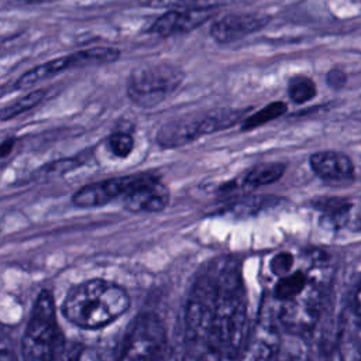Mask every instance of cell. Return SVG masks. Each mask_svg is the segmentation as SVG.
Segmentation results:
<instances>
[{"instance_id": "obj_1", "label": "cell", "mask_w": 361, "mask_h": 361, "mask_svg": "<svg viewBox=\"0 0 361 361\" xmlns=\"http://www.w3.org/2000/svg\"><path fill=\"white\" fill-rule=\"evenodd\" d=\"M329 281V259L320 251L312 252L305 265L278 278L272 295L279 303V320L286 330L303 333L316 324Z\"/></svg>"}, {"instance_id": "obj_2", "label": "cell", "mask_w": 361, "mask_h": 361, "mask_svg": "<svg viewBox=\"0 0 361 361\" xmlns=\"http://www.w3.org/2000/svg\"><path fill=\"white\" fill-rule=\"evenodd\" d=\"M212 345L220 357L240 355L248 337L247 296L237 262L224 261L214 269Z\"/></svg>"}, {"instance_id": "obj_3", "label": "cell", "mask_w": 361, "mask_h": 361, "mask_svg": "<svg viewBox=\"0 0 361 361\" xmlns=\"http://www.w3.org/2000/svg\"><path fill=\"white\" fill-rule=\"evenodd\" d=\"M130 307L126 289L106 279H89L73 286L62 302V313L85 330L103 329Z\"/></svg>"}, {"instance_id": "obj_4", "label": "cell", "mask_w": 361, "mask_h": 361, "mask_svg": "<svg viewBox=\"0 0 361 361\" xmlns=\"http://www.w3.org/2000/svg\"><path fill=\"white\" fill-rule=\"evenodd\" d=\"M62 343L52 295L41 290L21 341L24 361H54L61 353Z\"/></svg>"}, {"instance_id": "obj_5", "label": "cell", "mask_w": 361, "mask_h": 361, "mask_svg": "<svg viewBox=\"0 0 361 361\" xmlns=\"http://www.w3.org/2000/svg\"><path fill=\"white\" fill-rule=\"evenodd\" d=\"M180 66L171 62H148L134 68L127 79L128 99L141 109L161 104L183 82Z\"/></svg>"}, {"instance_id": "obj_6", "label": "cell", "mask_w": 361, "mask_h": 361, "mask_svg": "<svg viewBox=\"0 0 361 361\" xmlns=\"http://www.w3.org/2000/svg\"><path fill=\"white\" fill-rule=\"evenodd\" d=\"M166 340L164 327L152 314H142L127 337L126 361H165Z\"/></svg>"}, {"instance_id": "obj_7", "label": "cell", "mask_w": 361, "mask_h": 361, "mask_svg": "<svg viewBox=\"0 0 361 361\" xmlns=\"http://www.w3.org/2000/svg\"><path fill=\"white\" fill-rule=\"evenodd\" d=\"M157 178L159 176L144 172V173H131V175H123L116 178H107L103 180L87 183L73 193L72 203L76 207H82V209L104 206L117 197H124L128 192H131L137 186Z\"/></svg>"}, {"instance_id": "obj_8", "label": "cell", "mask_w": 361, "mask_h": 361, "mask_svg": "<svg viewBox=\"0 0 361 361\" xmlns=\"http://www.w3.org/2000/svg\"><path fill=\"white\" fill-rule=\"evenodd\" d=\"M216 14L214 6H195L188 8L169 10L159 16L149 27L148 32L155 34L161 38L189 32Z\"/></svg>"}, {"instance_id": "obj_9", "label": "cell", "mask_w": 361, "mask_h": 361, "mask_svg": "<svg viewBox=\"0 0 361 361\" xmlns=\"http://www.w3.org/2000/svg\"><path fill=\"white\" fill-rule=\"evenodd\" d=\"M269 20V16L259 13H230L216 18L209 34L219 44H230L262 30Z\"/></svg>"}, {"instance_id": "obj_10", "label": "cell", "mask_w": 361, "mask_h": 361, "mask_svg": "<svg viewBox=\"0 0 361 361\" xmlns=\"http://www.w3.org/2000/svg\"><path fill=\"white\" fill-rule=\"evenodd\" d=\"M279 351V334L269 317H262L251 333L240 353V361H276Z\"/></svg>"}, {"instance_id": "obj_11", "label": "cell", "mask_w": 361, "mask_h": 361, "mask_svg": "<svg viewBox=\"0 0 361 361\" xmlns=\"http://www.w3.org/2000/svg\"><path fill=\"white\" fill-rule=\"evenodd\" d=\"M309 165L322 180L331 185H351L355 179L351 158L340 151H317L310 155Z\"/></svg>"}, {"instance_id": "obj_12", "label": "cell", "mask_w": 361, "mask_h": 361, "mask_svg": "<svg viewBox=\"0 0 361 361\" xmlns=\"http://www.w3.org/2000/svg\"><path fill=\"white\" fill-rule=\"evenodd\" d=\"M169 203V190L159 178L142 183L123 197V206L133 213H158Z\"/></svg>"}, {"instance_id": "obj_13", "label": "cell", "mask_w": 361, "mask_h": 361, "mask_svg": "<svg viewBox=\"0 0 361 361\" xmlns=\"http://www.w3.org/2000/svg\"><path fill=\"white\" fill-rule=\"evenodd\" d=\"M204 135L203 116L175 118L164 126L157 133L155 141L164 149H173L190 144Z\"/></svg>"}, {"instance_id": "obj_14", "label": "cell", "mask_w": 361, "mask_h": 361, "mask_svg": "<svg viewBox=\"0 0 361 361\" xmlns=\"http://www.w3.org/2000/svg\"><path fill=\"white\" fill-rule=\"evenodd\" d=\"M72 69V62H71V54L69 55H62L58 58H54L51 61H47L41 65H37L27 72H24L14 83V89H28L34 85H38L44 80H48L62 71Z\"/></svg>"}, {"instance_id": "obj_15", "label": "cell", "mask_w": 361, "mask_h": 361, "mask_svg": "<svg viewBox=\"0 0 361 361\" xmlns=\"http://www.w3.org/2000/svg\"><path fill=\"white\" fill-rule=\"evenodd\" d=\"M319 210H322L320 224L327 228H340L343 227L350 214L351 204L350 202L340 197H323L313 203Z\"/></svg>"}, {"instance_id": "obj_16", "label": "cell", "mask_w": 361, "mask_h": 361, "mask_svg": "<svg viewBox=\"0 0 361 361\" xmlns=\"http://www.w3.org/2000/svg\"><path fill=\"white\" fill-rule=\"evenodd\" d=\"M286 171V165L282 162H264L252 166L243 176V185L245 188H258L278 182Z\"/></svg>"}, {"instance_id": "obj_17", "label": "cell", "mask_w": 361, "mask_h": 361, "mask_svg": "<svg viewBox=\"0 0 361 361\" xmlns=\"http://www.w3.org/2000/svg\"><path fill=\"white\" fill-rule=\"evenodd\" d=\"M121 52L113 47H92L87 49L76 51L71 54L72 68H82L90 65H107L113 63L120 58Z\"/></svg>"}, {"instance_id": "obj_18", "label": "cell", "mask_w": 361, "mask_h": 361, "mask_svg": "<svg viewBox=\"0 0 361 361\" xmlns=\"http://www.w3.org/2000/svg\"><path fill=\"white\" fill-rule=\"evenodd\" d=\"M286 110H288V106L285 102H281V100L271 102L267 106H264L261 110L247 116L243 120L241 131H251V130L261 127L272 120H276L278 117L283 116L286 113Z\"/></svg>"}, {"instance_id": "obj_19", "label": "cell", "mask_w": 361, "mask_h": 361, "mask_svg": "<svg viewBox=\"0 0 361 361\" xmlns=\"http://www.w3.org/2000/svg\"><path fill=\"white\" fill-rule=\"evenodd\" d=\"M45 90L44 89H35L32 92H30L28 94L6 104L1 111H0V117L3 121H7V120H11L28 110H31L32 107H35L37 104H39L44 97H45Z\"/></svg>"}, {"instance_id": "obj_20", "label": "cell", "mask_w": 361, "mask_h": 361, "mask_svg": "<svg viewBox=\"0 0 361 361\" xmlns=\"http://www.w3.org/2000/svg\"><path fill=\"white\" fill-rule=\"evenodd\" d=\"M316 83L305 75H296L288 82V94L290 100L296 104H305L310 102L316 96Z\"/></svg>"}, {"instance_id": "obj_21", "label": "cell", "mask_w": 361, "mask_h": 361, "mask_svg": "<svg viewBox=\"0 0 361 361\" xmlns=\"http://www.w3.org/2000/svg\"><path fill=\"white\" fill-rule=\"evenodd\" d=\"M107 145L116 157L127 158L134 149V138L128 133L117 131L107 138Z\"/></svg>"}, {"instance_id": "obj_22", "label": "cell", "mask_w": 361, "mask_h": 361, "mask_svg": "<svg viewBox=\"0 0 361 361\" xmlns=\"http://www.w3.org/2000/svg\"><path fill=\"white\" fill-rule=\"evenodd\" d=\"M295 264H296V259H295V255L292 252L279 251L271 258L269 269L276 278H281V276L289 274L290 271H293L295 267H296Z\"/></svg>"}, {"instance_id": "obj_23", "label": "cell", "mask_w": 361, "mask_h": 361, "mask_svg": "<svg viewBox=\"0 0 361 361\" xmlns=\"http://www.w3.org/2000/svg\"><path fill=\"white\" fill-rule=\"evenodd\" d=\"M326 80L329 83L330 87H334V89H338L341 87L345 80H347V76H345V72L343 69H338V68H333L327 72V76H326Z\"/></svg>"}, {"instance_id": "obj_24", "label": "cell", "mask_w": 361, "mask_h": 361, "mask_svg": "<svg viewBox=\"0 0 361 361\" xmlns=\"http://www.w3.org/2000/svg\"><path fill=\"white\" fill-rule=\"evenodd\" d=\"M320 361H343V354L338 347L331 345V347L323 350Z\"/></svg>"}, {"instance_id": "obj_25", "label": "cell", "mask_w": 361, "mask_h": 361, "mask_svg": "<svg viewBox=\"0 0 361 361\" xmlns=\"http://www.w3.org/2000/svg\"><path fill=\"white\" fill-rule=\"evenodd\" d=\"M78 361H104L93 348H83L78 355Z\"/></svg>"}, {"instance_id": "obj_26", "label": "cell", "mask_w": 361, "mask_h": 361, "mask_svg": "<svg viewBox=\"0 0 361 361\" xmlns=\"http://www.w3.org/2000/svg\"><path fill=\"white\" fill-rule=\"evenodd\" d=\"M14 144H16V140L14 138H7L1 142V147H0V157L1 158H6L14 148Z\"/></svg>"}, {"instance_id": "obj_27", "label": "cell", "mask_w": 361, "mask_h": 361, "mask_svg": "<svg viewBox=\"0 0 361 361\" xmlns=\"http://www.w3.org/2000/svg\"><path fill=\"white\" fill-rule=\"evenodd\" d=\"M0 361H17L13 348H10L6 344H3L1 345V351H0Z\"/></svg>"}, {"instance_id": "obj_28", "label": "cell", "mask_w": 361, "mask_h": 361, "mask_svg": "<svg viewBox=\"0 0 361 361\" xmlns=\"http://www.w3.org/2000/svg\"><path fill=\"white\" fill-rule=\"evenodd\" d=\"M354 305H355V310H357V313H358V314H360V317H361V285H360V288H358V289H357V292H355Z\"/></svg>"}, {"instance_id": "obj_29", "label": "cell", "mask_w": 361, "mask_h": 361, "mask_svg": "<svg viewBox=\"0 0 361 361\" xmlns=\"http://www.w3.org/2000/svg\"><path fill=\"white\" fill-rule=\"evenodd\" d=\"M31 3H44V1H51V0H28Z\"/></svg>"}, {"instance_id": "obj_30", "label": "cell", "mask_w": 361, "mask_h": 361, "mask_svg": "<svg viewBox=\"0 0 361 361\" xmlns=\"http://www.w3.org/2000/svg\"><path fill=\"white\" fill-rule=\"evenodd\" d=\"M68 361H78V357L75 360H68Z\"/></svg>"}, {"instance_id": "obj_31", "label": "cell", "mask_w": 361, "mask_h": 361, "mask_svg": "<svg viewBox=\"0 0 361 361\" xmlns=\"http://www.w3.org/2000/svg\"><path fill=\"white\" fill-rule=\"evenodd\" d=\"M358 116H360V117H361V111H360V114H358Z\"/></svg>"}, {"instance_id": "obj_32", "label": "cell", "mask_w": 361, "mask_h": 361, "mask_svg": "<svg viewBox=\"0 0 361 361\" xmlns=\"http://www.w3.org/2000/svg\"><path fill=\"white\" fill-rule=\"evenodd\" d=\"M358 361H361V358H360V360H358Z\"/></svg>"}]
</instances>
